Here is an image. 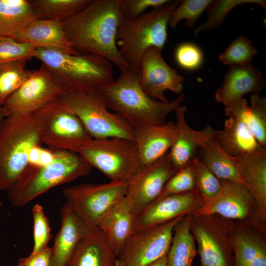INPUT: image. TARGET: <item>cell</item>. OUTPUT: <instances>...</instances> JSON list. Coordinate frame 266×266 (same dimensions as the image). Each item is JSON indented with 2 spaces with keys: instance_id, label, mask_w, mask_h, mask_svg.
<instances>
[{
  "instance_id": "6da1fadb",
  "label": "cell",
  "mask_w": 266,
  "mask_h": 266,
  "mask_svg": "<svg viewBox=\"0 0 266 266\" xmlns=\"http://www.w3.org/2000/svg\"><path fill=\"white\" fill-rule=\"evenodd\" d=\"M121 0H91L82 10L63 22L66 36L76 51L103 57L120 71L131 68L116 44Z\"/></svg>"
},
{
  "instance_id": "7a4b0ae2",
  "label": "cell",
  "mask_w": 266,
  "mask_h": 266,
  "mask_svg": "<svg viewBox=\"0 0 266 266\" xmlns=\"http://www.w3.org/2000/svg\"><path fill=\"white\" fill-rule=\"evenodd\" d=\"M99 91L108 109L113 110L135 129L165 123L167 115L181 105L184 95L163 102L147 95L140 86V71L131 68Z\"/></svg>"
},
{
  "instance_id": "3957f363",
  "label": "cell",
  "mask_w": 266,
  "mask_h": 266,
  "mask_svg": "<svg viewBox=\"0 0 266 266\" xmlns=\"http://www.w3.org/2000/svg\"><path fill=\"white\" fill-rule=\"evenodd\" d=\"M43 144L78 154L110 181L127 182L140 167L134 142L124 138L45 139Z\"/></svg>"
},
{
  "instance_id": "277c9868",
  "label": "cell",
  "mask_w": 266,
  "mask_h": 266,
  "mask_svg": "<svg viewBox=\"0 0 266 266\" xmlns=\"http://www.w3.org/2000/svg\"><path fill=\"white\" fill-rule=\"evenodd\" d=\"M40 115L36 111L6 116L0 125V190L6 191L27 167L31 150L43 144Z\"/></svg>"
},
{
  "instance_id": "5b68a950",
  "label": "cell",
  "mask_w": 266,
  "mask_h": 266,
  "mask_svg": "<svg viewBox=\"0 0 266 266\" xmlns=\"http://www.w3.org/2000/svg\"><path fill=\"white\" fill-rule=\"evenodd\" d=\"M34 58L49 68L65 91L99 90L114 80L112 64L98 55L38 48Z\"/></svg>"
},
{
  "instance_id": "8992f818",
  "label": "cell",
  "mask_w": 266,
  "mask_h": 266,
  "mask_svg": "<svg viewBox=\"0 0 266 266\" xmlns=\"http://www.w3.org/2000/svg\"><path fill=\"white\" fill-rule=\"evenodd\" d=\"M56 149L50 163L41 166L28 164L6 190L14 206H24L55 186L90 173L93 166L82 157L69 150Z\"/></svg>"
},
{
  "instance_id": "52a82bcc",
  "label": "cell",
  "mask_w": 266,
  "mask_h": 266,
  "mask_svg": "<svg viewBox=\"0 0 266 266\" xmlns=\"http://www.w3.org/2000/svg\"><path fill=\"white\" fill-rule=\"evenodd\" d=\"M181 0H169L135 18L121 16L116 44L123 58L133 69L140 71L144 52L154 47L162 52L166 42L167 27L173 12Z\"/></svg>"
},
{
  "instance_id": "ba28073f",
  "label": "cell",
  "mask_w": 266,
  "mask_h": 266,
  "mask_svg": "<svg viewBox=\"0 0 266 266\" xmlns=\"http://www.w3.org/2000/svg\"><path fill=\"white\" fill-rule=\"evenodd\" d=\"M59 99L78 118L93 138L118 137L134 142L135 129L118 114L108 110L100 91H64Z\"/></svg>"
},
{
  "instance_id": "9c48e42d",
  "label": "cell",
  "mask_w": 266,
  "mask_h": 266,
  "mask_svg": "<svg viewBox=\"0 0 266 266\" xmlns=\"http://www.w3.org/2000/svg\"><path fill=\"white\" fill-rule=\"evenodd\" d=\"M127 182L84 183L64 189L63 195L76 215L89 227H98L105 214L126 194Z\"/></svg>"
},
{
  "instance_id": "30bf717a",
  "label": "cell",
  "mask_w": 266,
  "mask_h": 266,
  "mask_svg": "<svg viewBox=\"0 0 266 266\" xmlns=\"http://www.w3.org/2000/svg\"><path fill=\"white\" fill-rule=\"evenodd\" d=\"M65 91L44 64L38 69L28 71L20 87L3 105L5 117L33 112Z\"/></svg>"
},
{
  "instance_id": "8fae6325",
  "label": "cell",
  "mask_w": 266,
  "mask_h": 266,
  "mask_svg": "<svg viewBox=\"0 0 266 266\" xmlns=\"http://www.w3.org/2000/svg\"><path fill=\"white\" fill-rule=\"evenodd\" d=\"M178 217L164 224L134 232L118 256L125 266H147L167 254Z\"/></svg>"
},
{
  "instance_id": "7c38bea8",
  "label": "cell",
  "mask_w": 266,
  "mask_h": 266,
  "mask_svg": "<svg viewBox=\"0 0 266 266\" xmlns=\"http://www.w3.org/2000/svg\"><path fill=\"white\" fill-rule=\"evenodd\" d=\"M176 172L167 153L154 163L139 167L127 182L126 194L136 215L157 199L166 183Z\"/></svg>"
},
{
  "instance_id": "4fadbf2b",
  "label": "cell",
  "mask_w": 266,
  "mask_h": 266,
  "mask_svg": "<svg viewBox=\"0 0 266 266\" xmlns=\"http://www.w3.org/2000/svg\"><path fill=\"white\" fill-rule=\"evenodd\" d=\"M162 52L151 47L143 53L140 63V86L149 96L163 102L169 101L164 93L180 94L185 78L164 60Z\"/></svg>"
},
{
  "instance_id": "5bb4252c",
  "label": "cell",
  "mask_w": 266,
  "mask_h": 266,
  "mask_svg": "<svg viewBox=\"0 0 266 266\" xmlns=\"http://www.w3.org/2000/svg\"><path fill=\"white\" fill-rule=\"evenodd\" d=\"M199 203L200 201L194 191L170 195L157 200L135 215L134 232L183 216L197 208Z\"/></svg>"
},
{
  "instance_id": "9a60e30c",
  "label": "cell",
  "mask_w": 266,
  "mask_h": 266,
  "mask_svg": "<svg viewBox=\"0 0 266 266\" xmlns=\"http://www.w3.org/2000/svg\"><path fill=\"white\" fill-rule=\"evenodd\" d=\"M177 133L176 125L172 121L135 129L134 143L140 166L150 165L166 155Z\"/></svg>"
},
{
  "instance_id": "2e32d148",
  "label": "cell",
  "mask_w": 266,
  "mask_h": 266,
  "mask_svg": "<svg viewBox=\"0 0 266 266\" xmlns=\"http://www.w3.org/2000/svg\"><path fill=\"white\" fill-rule=\"evenodd\" d=\"M221 180L222 189L220 193L197 210V215L208 216L217 214L230 219L245 218L254 199L252 194L241 183Z\"/></svg>"
},
{
  "instance_id": "e0dca14e",
  "label": "cell",
  "mask_w": 266,
  "mask_h": 266,
  "mask_svg": "<svg viewBox=\"0 0 266 266\" xmlns=\"http://www.w3.org/2000/svg\"><path fill=\"white\" fill-rule=\"evenodd\" d=\"M45 139H84L92 138L78 118L66 109L59 98L38 109Z\"/></svg>"
},
{
  "instance_id": "ac0fdd59",
  "label": "cell",
  "mask_w": 266,
  "mask_h": 266,
  "mask_svg": "<svg viewBox=\"0 0 266 266\" xmlns=\"http://www.w3.org/2000/svg\"><path fill=\"white\" fill-rule=\"evenodd\" d=\"M265 85L261 71L252 63L232 66L216 90L215 98L225 107L243 98L245 95L258 93Z\"/></svg>"
},
{
  "instance_id": "d6986e66",
  "label": "cell",
  "mask_w": 266,
  "mask_h": 266,
  "mask_svg": "<svg viewBox=\"0 0 266 266\" xmlns=\"http://www.w3.org/2000/svg\"><path fill=\"white\" fill-rule=\"evenodd\" d=\"M215 130L210 125L201 130L194 131L196 142L201 150L200 160L219 179L242 184L231 156L220 145L215 137Z\"/></svg>"
},
{
  "instance_id": "ffe728a7",
  "label": "cell",
  "mask_w": 266,
  "mask_h": 266,
  "mask_svg": "<svg viewBox=\"0 0 266 266\" xmlns=\"http://www.w3.org/2000/svg\"><path fill=\"white\" fill-rule=\"evenodd\" d=\"M13 38L37 48L53 49L69 54L78 52L67 37L63 22L37 19L20 30Z\"/></svg>"
},
{
  "instance_id": "44dd1931",
  "label": "cell",
  "mask_w": 266,
  "mask_h": 266,
  "mask_svg": "<svg viewBox=\"0 0 266 266\" xmlns=\"http://www.w3.org/2000/svg\"><path fill=\"white\" fill-rule=\"evenodd\" d=\"M118 256L99 228H89L66 266H115Z\"/></svg>"
},
{
  "instance_id": "7402d4cb",
  "label": "cell",
  "mask_w": 266,
  "mask_h": 266,
  "mask_svg": "<svg viewBox=\"0 0 266 266\" xmlns=\"http://www.w3.org/2000/svg\"><path fill=\"white\" fill-rule=\"evenodd\" d=\"M135 213L126 196L103 217L98 228L105 234L118 256L123 247L134 232Z\"/></svg>"
},
{
  "instance_id": "603a6c76",
  "label": "cell",
  "mask_w": 266,
  "mask_h": 266,
  "mask_svg": "<svg viewBox=\"0 0 266 266\" xmlns=\"http://www.w3.org/2000/svg\"><path fill=\"white\" fill-rule=\"evenodd\" d=\"M61 226L52 248V266H66L67 263L89 229L66 203L61 211Z\"/></svg>"
},
{
  "instance_id": "cb8c5ba5",
  "label": "cell",
  "mask_w": 266,
  "mask_h": 266,
  "mask_svg": "<svg viewBox=\"0 0 266 266\" xmlns=\"http://www.w3.org/2000/svg\"><path fill=\"white\" fill-rule=\"evenodd\" d=\"M242 181L259 207L266 205V148L251 153L231 156Z\"/></svg>"
},
{
  "instance_id": "d4e9b609",
  "label": "cell",
  "mask_w": 266,
  "mask_h": 266,
  "mask_svg": "<svg viewBox=\"0 0 266 266\" xmlns=\"http://www.w3.org/2000/svg\"><path fill=\"white\" fill-rule=\"evenodd\" d=\"M225 113L244 121L259 144L266 148V99L258 93L253 94L250 105L242 98L225 106Z\"/></svg>"
},
{
  "instance_id": "484cf974",
  "label": "cell",
  "mask_w": 266,
  "mask_h": 266,
  "mask_svg": "<svg viewBox=\"0 0 266 266\" xmlns=\"http://www.w3.org/2000/svg\"><path fill=\"white\" fill-rule=\"evenodd\" d=\"M215 135L220 145L229 156L236 157L255 151L261 146L242 120L233 117L226 120L223 129Z\"/></svg>"
},
{
  "instance_id": "4316f807",
  "label": "cell",
  "mask_w": 266,
  "mask_h": 266,
  "mask_svg": "<svg viewBox=\"0 0 266 266\" xmlns=\"http://www.w3.org/2000/svg\"><path fill=\"white\" fill-rule=\"evenodd\" d=\"M187 108L180 105L175 111L177 133L174 143L167 153L170 161L177 171L195 158L199 147L194 134V130L188 125L185 119Z\"/></svg>"
},
{
  "instance_id": "83f0119b",
  "label": "cell",
  "mask_w": 266,
  "mask_h": 266,
  "mask_svg": "<svg viewBox=\"0 0 266 266\" xmlns=\"http://www.w3.org/2000/svg\"><path fill=\"white\" fill-rule=\"evenodd\" d=\"M39 19L29 0H0V36L13 38L22 28Z\"/></svg>"
},
{
  "instance_id": "f1b7e54d",
  "label": "cell",
  "mask_w": 266,
  "mask_h": 266,
  "mask_svg": "<svg viewBox=\"0 0 266 266\" xmlns=\"http://www.w3.org/2000/svg\"><path fill=\"white\" fill-rule=\"evenodd\" d=\"M191 219L182 218L174 227L167 254V266H191L196 254L194 238L190 231Z\"/></svg>"
},
{
  "instance_id": "f546056e",
  "label": "cell",
  "mask_w": 266,
  "mask_h": 266,
  "mask_svg": "<svg viewBox=\"0 0 266 266\" xmlns=\"http://www.w3.org/2000/svg\"><path fill=\"white\" fill-rule=\"evenodd\" d=\"M194 233L198 243L201 266H231L226 251L208 229L198 225Z\"/></svg>"
},
{
  "instance_id": "4dcf8cb0",
  "label": "cell",
  "mask_w": 266,
  "mask_h": 266,
  "mask_svg": "<svg viewBox=\"0 0 266 266\" xmlns=\"http://www.w3.org/2000/svg\"><path fill=\"white\" fill-rule=\"evenodd\" d=\"M91 0H32L39 19L64 22L78 13Z\"/></svg>"
},
{
  "instance_id": "1f68e13d",
  "label": "cell",
  "mask_w": 266,
  "mask_h": 266,
  "mask_svg": "<svg viewBox=\"0 0 266 266\" xmlns=\"http://www.w3.org/2000/svg\"><path fill=\"white\" fill-rule=\"evenodd\" d=\"M234 266H266L264 246L255 237L238 234L234 240Z\"/></svg>"
},
{
  "instance_id": "d6a6232c",
  "label": "cell",
  "mask_w": 266,
  "mask_h": 266,
  "mask_svg": "<svg viewBox=\"0 0 266 266\" xmlns=\"http://www.w3.org/2000/svg\"><path fill=\"white\" fill-rule=\"evenodd\" d=\"M27 59L11 61L0 65V106L20 87L26 79Z\"/></svg>"
},
{
  "instance_id": "836d02e7",
  "label": "cell",
  "mask_w": 266,
  "mask_h": 266,
  "mask_svg": "<svg viewBox=\"0 0 266 266\" xmlns=\"http://www.w3.org/2000/svg\"><path fill=\"white\" fill-rule=\"evenodd\" d=\"M245 3H254L260 5L265 10L266 0H212L206 10L207 20L194 31L195 36L200 32L217 28L223 22L226 16L235 7Z\"/></svg>"
},
{
  "instance_id": "e575fe53",
  "label": "cell",
  "mask_w": 266,
  "mask_h": 266,
  "mask_svg": "<svg viewBox=\"0 0 266 266\" xmlns=\"http://www.w3.org/2000/svg\"><path fill=\"white\" fill-rule=\"evenodd\" d=\"M257 49L248 38L240 35L233 40L224 52L218 57L219 61L230 66L252 63Z\"/></svg>"
},
{
  "instance_id": "d590c367",
  "label": "cell",
  "mask_w": 266,
  "mask_h": 266,
  "mask_svg": "<svg viewBox=\"0 0 266 266\" xmlns=\"http://www.w3.org/2000/svg\"><path fill=\"white\" fill-rule=\"evenodd\" d=\"M195 158L176 172L169 179L157 200L170 195L189 192L195 190L196 188Z\"/></svg>"
},
{
  "instance_id": "8d00e7d4",
  "label": "cell",
  "mask_w": 266,
  "mask_h": 266,
  "mask_svg": "<svg viewBox=\"0 0 266 266\" xmlns=\"http://www.w3.org/2000/svg\"><path fill=\"white\" fill-rule=\"evenodd\" d=\"M212 0H184L175 9L170 18L168 25L175 29L178 23L186 19L185 27L192 28L206 10Z\"/></svg>"
},
{
  "instance_id": "74e56055",
  "label": "cell",
  "mask_w": 266,
  "mask_h": 266,
  "mask_svg": "<svg viewBox=\"0 0 266 266\" xmlns=\"http://www.w3.org/2000/svg\"><path fill=\"white\" fill-rule=\"evenodd\" d=\"M196 188L208 201L215 199L222 189L221 180L213 174L203 163L195 158Z\"/></svg>"
},
{
  "instance_id": "f35d334b",
  "label": "cell",
  "mask_w": 266,
  "mask_h": 266,
  "mask_svg": "<svg viewBox=\"0 0 266 266\" xmlns=\"http://www.w3.org/2000/svg\"><path fill=\"white\" fill-rule=\"evenodd\" d=\"M37 48L9 37L0 36V65L13 61L34 58Z\"/></svg>"
},
{
  "instance_id": "ab89813d",
  "label": "cell",
  "mask_w": 266,
  "mask_h": 266,
  "mask_svg": "<svg viewBox=\"0 0 266 266\" xmlns=\"http://www.w3.org/2000/svg\"><path fill=\"white\" fill-rule=\"evenodd\" d=\"M33 218V246L31 254H34L48 246L51 238L49 220L44 214L43 208L35 204L32 210Z\"/></svg>"
},
{
  "instance_id": "60d3db41",
  "label": "cell",
  "mask_w": 266,
  "mask_h": 266,
  "mask_svg": "<svg viewBox=\"0 0 266 266\" xmlns=\"http://www.w3.org/2000/svg\"><path fill=\"white\" fill-rule=\"evenodd\" d=\"M178 65L182 68L193 70L199 68L203 62V54L196 45L186 42L179 45L175 54Z\"/></svg>"
},
{
  "instance_id": "b9f144b4",
  "label": "cell",
  "mask_w": 266,
  "mask_h": 266,
  "mask_svg": "<svg viewBox=\"0 0 266 266\" xmlns=\"http://www.w3.org/2000/svg\"><path fill=\"white\" fill-rule=\"evenodd\" d=\"M168 1L169 0H121L120 12L124 17L133 19L143 14L149 7H158Z\"/></svg>"
},
{
  "instance_id": "7bdbcfd3",
  "label": "cell",
  "mask_w": 266,
  "mask_h": 266,
  "mask_svg": "<svg viewBox=\"0 0 266 266\" xmlns=\"http://www.w3.org/2000/svg\"><path fill=\"white\" fill-rule=\"evenodd\" d=\"M18 264L20 266H52V248L47 246L35 254H30L20 258Z\"/></svg>"
},
{
  "instance_id": "ee69618b",
  "label": "cell",
  "mask_w": 266,
  "mask_h": 266,
  "mask_svg": "<svg viewBox=\"0 0 266 266\" xmlns=\"http://www.w3.org/2000/svg\"><path fill=\"white\" fill-rule=\"evenodd\" d=\"M147 266H167V254L150 263Z\"/></svg>"
},
{
  "instance_id": "f6af8a7d",
  "label": "cell",
  "mask_w": 266,
  "mask_h": 266,
  "mask_svg": "<svg viewBox=\"0 0 266 266\" xmlns=\"http://www.w3.org/2000/svg\"><path fill=\"white\" fill-rule=\"evenodd\" d=\"M5 117V112L3 109V106H0V125L3 120V119Z\"/></svg>"
},
{
  "instance_id": "bcb514c9",
  "label": "cell",
  "mask_w": 266,
  "mask_h": 266,
  "mask_svg": "<svg viewBox=\"0 0 266 266\" xmlns=\"http://www.w3.org/2000/svg\"><path fill=\"white\" fill-rule=\"evenodd\" d=\"M115 266H125L123 263L119 260H117Z\"/></svg>"
},
{
  "instance_id": "7dc6e473",
  "label": "cell",
  "mask_w": 266,
  "mask_h": 266,
  "mask_svg": "<svg viewBox=\"0 0 266 266\" xmlns=\"http://www.w3.org/2000/svg\"><path fill=\"white\" fill-rule=\"evenodd\" d=\"M17 266H20L18 264Z\"/></svg>"
},
{
  "instance_id": "c3c4849f",
  "label": "cell",
  "mask_w": 266,
  "mask_h": 266,
  "mask_svg": "<svg viewBox=\"0 0 266 266\" xmlns=\"http://www.w3.org/2000/svg\"></svg>"
}]
</instances>
